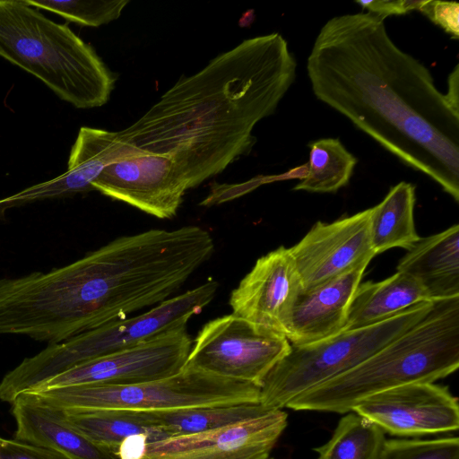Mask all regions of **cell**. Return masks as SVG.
<instances>
[{
    "label": "cell",
    "mask_w": 459,
    "mask_h": 459,
    "mask_svg": "<svg viewBox=\"0 0 459 459\" xmlns=\"http://www.w3.org/2000/svg\"><path fill=\"white\" fill-rule=\"evenodd\" d=\"M12 404L16 423L15 439L50 448L72 459H120L112 450L98 446L62 422L46 406L25 394Z\"/></svg>",
    "instance_id": "cell-17"
},
{
    "label": "cell",
    "mask_w": 459,
    "mask_h": 459,
    "mask_svg": "<svg viewBox=\"0 0 459 459\" xmlns=\"http://www.w3.org/2000/svg\"><path fill=\"white\" fill-rule=\"evenodd\" d=\"M301 290L290 250L281 246L256 260L231 291L230 306L234 315L286 337Z\"/></svg>",
    "instance_id": "cell-14"
},
{
    "label": "cell",
    "mask_w": 459,
    "mask_h": 459,
    "mask_svg": "<svg viewBox=\"0 0 459 459\" xmlns=\"http://www.w3.org/2000/svg\"><path fill=\"white\" fill-rule=\"evenodd\" d=\"M380 459H459V439H386Z\"/></svg>",
    "instance_id": "cell-26"
},
{
    "label": "cell",
    "mask_w": 459,
    "mask_h": 459,
    "mask_svg": "<svg viewBox=\"0 0 459 459\" xmlns=\"http://www.w3.org/2000/svg\"><path fill=\"white\" fill-rule=\"evenodd\" d=\"M414 204L415 186L403 181L370 208L369 234L376 255L394 247L409 249L420 239L414 224Z\"/></svg>",
    "instance_id": "cell-21"
},
{
    "label": "cell",
    "mask_w": 459,
    "mask_h": 459,
    "mask_svg": "<svg viewBox=\"0 0 459 459\" xmlns=\"http://www.w3.org/2000/svg\"><path fill=\"white\" fill-rule=\"evenodd\" d=\"M0 57L76 108L105 105L115 87L114 74L90 44L26 0H0Z\"/></svg>",
    "instance_id": "cell-4"
},
{
    "label": "cell",
    "mask_w": 459,
    "mask_h": 459,
    "mask_svg": "<svg viewBox=\"0 0 459 459\" xmlns=\"http://www.w3.org/2000/svg\"><path fill=\"white\" fill-rule=\"evenodd\" d=\"M315 96L459 202V110L371 13L331 18L307 57Z\"/></svg>",
    "instance_id": "cell-1"
},
{
    "label": "cell",
    "mask_w": 459,
    "mask_h": 459,
    "mask_svg": "<svg viewBox=\"0 0 459 459\" xmlns=\"http://www.w3.org/2000/svg\"><path fill=\"white\" fill-rule=\"evenodd\" d=\"M385 440L379 427L353 412L342 417L330 439L314 450L316 459H380Z\"/></svg>",
    "instance_id": "cell-24"
},
{
    "label": "cell",
    "mask_w": 459,
    "mask_h": 459,
    "mask_svg": "<svg viewBox=\"0 0 459 459\" xmlns=\"http://www.w3.org/2000/svg\"><path fill=\"white\" fill-rule=\"evenodd\" d=\"M309 162L307 173L294 190L334 193L346 186L357 159L338 138H323L308 143Z\"/></svg>",
    "instance_id": "cell-23"
},
{
    "label": "cell",
    "mask_w": 459,
    "mask_h": 459,
    "mask_svg": "<svg viewBox=\"0 0 459 459\" xmlns=\"http://www.w3.org/2000/svg\"><path fill=\"white\" fill-rule=\"evenodd\" d=\"M51 410L65 425L98 446L112 450L116 455L118 447L132 437H145L149 443L171 437L164 429L150 422L141 411Z\"/></svg>",
    "instance_id": "cell-18"
},
{
    "label": "cell",
    "mask_w": 459,
    "mask_h": 459,
    "mask_svg": "<svg viewBox=\"0 0 459 459\" xmlns=\"http://www.w3.org/2000/svg\"><path fill=\"white\" fill-rule=\"evenodd\" d=\"M425 301L431 300L424 288L402 272L381 281L359 283L349 307L344 331L374 325Z\"/></svg>",
    "instance_id": "cell-19"
},
{
    "label": "cell",
    "mask_w": 459,
    "mask_h": 459,
    "mask_svg": "<svg viewBox=\"0 0 459 459\" xmlns=\"http://www.w3.org/2000/svg\"><path fill=\"white\" fill-rule=\"evenodd\" d=\"M272 407L260 403L143 411L145 418L170 437L208 432L259 416Z\"/></svg>",
    "instance_id": "cell-22"
},
{
    "label": "cell",
    "mask_w": 459,
    "mask_h": 459,
    "mask_svg": "<svg viewBox=\"0 0 459 459\" xmlns=\"http://www.w3.org/2000/svg\"><path fill=\"white\" fill-rule=\"evenodd\" d=\"M297 62L277 32L247 39L179 79L120 131L135 147L170 157L188 188L248 155L255 126L295 81Z\"/></svg>",
    "instance_id": "cell-2"
},
{
    "label": "cell",
    "mask_w": 459,
    "mask_h": 459,
    "mask_svg": "<svg viewBox=\"0 0 459 459\" xmlns=\"http://www.w3.org/2000/svg\"><path fill=\"white\" fill-rule=\"evenodd\" d=\"M351 411L395 436L448 433L459 428L457 398L447 387L430 382L406 384L369 395Z\"/></svg>",
    "instance_id": "cell-11"
},
{
    "label": "cell",
    "mask_w": 459,
    "mask_h": 459,
    "mask_svg": "<svg viewBox=\"0 0 459 459\" xmlns=\"http://www.w3.org/2000/svg\"><path fill=\"white\" fill-rule=\"evenodd\" d=\"M370 208L330 223L317 221L289 247L303 290L336 278L376 255L369 234Z\"/></svg>",
    "instance_id": "cell-13"
},
{
    "label": "cell",
    "mask_w": 459,
    "mask_h": 459,
    "mask_svg": "<svg viewBox=\"0 0 459 459\" xmlns=\"http://www.w3.org/2000/svg\"><path fill=\"white\" fill-rule=\"evenodd\" d=\"M219 283L209 278L201 285L169 298L150 310L110 322L64 342L48 344L23 359L0 381V400L12 403L51 377L79 364L135 346L163 332L186 325L214 298Z\"/></svg>",
    "instance_id": "cell-5"
},
{
    "label": "cell",
    "mask_w": 459,
    "mask_h": 459,
    "mask_svg": "<svg viewBox=\"0 0 459 459\" xmlns=\"http://www.w3.org/2000/svg\"><path fill=\"white\" fill-rule=\"evenodd\" d=\"M288 425L282 409L219 429L147 443L139 459H268Z\"/></svg>",
    "instance_id": "cell-12"
},
{
    "label": "cell",
    "mask_w": 459,
    "mask_h": 459,
    "mask_svg": "<svg viewBox=\"0 0 459 459\" xmlns=\"http://www.w3.org/2000/svg\"><path fill=\"white\" fill-rule=\"evenodd\" d=\"M459 65H456L448 77V91L446 94L449 103L459 110Z\"/></svg>",
    "instance_id": "cell-30"
},
{
    "label": "cell",
    "mask_w": 459,
    "mask_h": 459,
    "mask_svg": "<svg viewBox=\"0 0 459 459\" xmlns=\"http://www.w3.org/2000/svg\"><path fill=\"white\" fill-rule=\"evenodd\" d=\"M459 367V297L436 300L417 324L351 370L293 399L286 408L351 411L366 397L446 377Z\"/></svg>",
    "instance_id": "cell-3"
},
{
    "label": "cell",
    "mask_w": 459,
    "mask_h": 459,
    "mask_svg": "<svg viewBox=\"0 0 459 459\" xmlns=\"http://www.w3.org/2000/svg\"><path fill=\"white\" fill-rule=\"evenodd\" d=\"M192 342L186 325H182L79 364L30 391L82 385H126L169 377L182 370Z\"/></svg>",
    "instance_id": "cell-9"
},
{
    "label": "cell",
    "mask_w": 459,
    "mask_h": 459,
    "mask_svg": "<svg viewBox=\"0 0 459 459\" xmlns=\"http://www.w3.org/2000/svg\"><path fill=\"white\" fill-rule=\"evenodd\" d=\"M37 8L54 13L68 22L90 27H99L118 19L128 0H26Z\"/></svg>",
    "instance_id": "cell-25"
},
{
    "label": "cell",
    "mask_w": 459,
    "mask_h": 459,
    "mask_svg": "<svg viewBox=\"0 0 459 459\" xmlns=\"http://www.w3.org/2000/svg\"><path fill=\"white\" fill-rule=\"evenodd\" d=\"M357 4L366 8L368 13L376 14L382 19L388 15H400L404 14L411 10H419L422 1H411V0H380V1H357Z\"/></svg>",
    "instance_id": "cell-29"
},
{
    "label": "cell",
    "mask_w": 459,
    "mask_h": 459,
    "mask_svg": "<svg viewBox=\"0 0 459 459\" xmlns=\"http://www.w3.org/2000/svg\"><path fill=\"white\" fill-rule=\"evenodd\" d=\"M38 404L54 410L126 409L141 411L259 403L260 387L206 372L179 373L145 383L82 385L25 392Z\"/></svg>",
    "instance_id": "cell-6"
},
{
    "label": "cell",
    "mask_w": 459,
    "mask_h": 459,
    "mask_svg": "<svg viewBox=\"0 0 459 459\" xmlns=\"http://www.w3.org/2000/svg\"><path fill=\"white\" fill-rule=\"evenodd\" d=\"M93 190L159 219L174 217L188 185L169 156L133 149L108 165Z\"/></svg>",
    "instance_id": "cell-10"
},
{
    "label": "cell",
    "mask_w": 459,
    "mask_h": 459,
    "mask_svg": "<svg viewBox=\"0 0 459 459\" xmlns=\"http://www.w3.org/2000/svg\"><path fill=\"white\" fill-rule=\"evenodd\" d=\"M290 350L281 334L230 314L199 331L182 369H193L261 386Z\"/></svg>",
    "instance_id": "cell-8"
},
{
    "label": "cell",
    "mask_w": 459,
    "mask_h": 459,
    "mask_svg": "<svg viewBox=\"0 0 459 459\" xmlns=\"http://www.w3.org/2000/svg\"><path fill=\"white\" fill-rule=\"evenodd\" d=\"M369 262L313 289L299 293L286 338L293 346L314 343L345 329L348 310Z\"/></svg>",
    "instance_id": "cell-15"
},
{
    "label": "cell",
    "mask_w": 459,
    "mask_h": 459,
    "mask_svg": "<svg viewBox=\"0 0 459 459\" xmlns=\"http://www.w3.org/2000/svg\"><path fill=\"white\" fill-rule=\"evenodd\" d=\"M434 301L416 304L388 319L301 346L290 345L260 386L259 403L283 409L296 397L351 370L417 324Z\"/></svg>",
    "instance_id": "cell-7"
},
{
    "label": "cell",
    "mask_w": 459,
    "mask_h": 459,
    "mask_svg": "<svg viewBox=\"0 0 459 459\" xmlns=\"http://www.w3.org/2000/svg\"><path fill=\"white\" fill-rule=\"evenodd\" d=\"M400 259L397 271L415 279L431 301L459 297V225L420 238Z\"/></svg>",
    "instance_id": "cell-16"
},
{
    "label": "cell",
    "mask_w": 459,
    "mask_h": 459,
    "mask_svg": "<svg viewBox=\"0 0 459 459\" xmlns=\"http://www.w3.org/2000/svg\"><path fill=\"white\" fill-rule=\"evenodd\" d=\"M419 11L455 38L459 36V4L455 2L422 1Z\"/></svg>",
    "instance_id": "cell-28"
},
{
    "label": "cell",
    "mask_w": 459,
    "mask_h": 459,
    "mask_svg": "<svg viewBox=\"0 0 459 459\" xmlns=\"http://www.w3.org/2000/svg\"><path fill=\"white\" fill-rule=\"evenodd\" d=\"M120 131L82 126L71 149L67 169L56 178L64 197L93 190L103 169L133 149Z\"/></svg>",
    "instance_id": "cell-20"
},
{
    "label": "cell",
    "mask_w": 459,
    "mask_h": 459,
    "mask_svg": "<svg viewBox=\"0 0 459 459\" xmlns=\"http://www.w3.org/2000/svg\"><path fill=\"white\" fill-rule=\"evenodd\" d=\"M268 459H273V458H270V457H269Z\"/></svg>",
    "instance_id": "cell-31"
},
{
    "label": "cell",
    "mask_w": 459,
    "mask_h": 459,
    "mask_svg": "<svg viewBox=\"0 0 459 459\" xmlns=\"http://www.w3.org/2000/svg\"><path fill=\"white\" fill-rule=\"evenodd\" d=\"M0 459H72L56 450L0 437Z\"/></svg>",
    "instance_id": "cell-27"
}]
</instances>
